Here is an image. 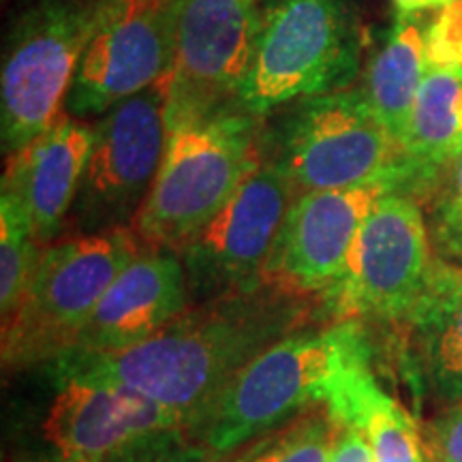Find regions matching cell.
Returning <instances> with one entry per match:
<instances>
[{
    "instance_id": "obj_12",
    "label": "cell",
    "mask_w": 462,
    "mask_h": 462,
    "mask_svg": "<svg viewBox=\"0 0 462 462\" xmlns=\"http://www.w3.org/2000/svg\"><path fill=\"white\" fill-rule=\"evenodd\" d=\"M263 0H173V62L165 79L167 131L238 103Z\"/></svg>"
},
{
    "instance_id": "obj_2",
    "label": "cell",
    "mask_w": 462,
    "mask_h": 462,
    "mask_svg": "<svg viewBox=\"0 0 462 462\" xmlns=\"http://www.w3.org/2000/svg\"><path fill=\"white\" fill-rule=\"evenodd\" d=\"M356 319L302 328L253 357L189 426L218 458L306 409H332L340 421L373 379L371 351Z\"/></svg>"
},
{
    "instance_id": "obj_7",
    "label": "cell",
    "mask_w": 462,
    "mask_h": 462,
    "mask_svg": "<svg viewBox=\"0 0 462 462\" xmlns=\"http://www.w3.org/2000/svg\"><path fill=\"white\" fill-rule=\"evenodd\" d=\"M262 154L298 193L351 189L394 178L404 190L402 150L374 116L362 88L306 97L285 106Z\"/></svg>"
},
{
    "instance_id": "obj_17",
    "label": "cell",
    "mask_w": 462,
    "mask_h": 462,
    "mask_svg": "<svg viewBox=\"0 0 462 462\" xmlns=\"http://www.w3.org/2000/svg\"><path fill=\"white\" fill-rule=\"evenodd\" d=\"M462 154V69L429 67L402 143L404 190L430 193L439 173Z\"/></svg>"
},
{
    "instance_id": "obj_26",
    "label": "cell",
    "mask_w": 462,
    "mask_h": 462,
    "mask_svg": "<svg viewBox=\"0 0 462 462\" xmlns=\"http://www.w3.org/2000/svg\"><path fill=\"white\" fill-rule=\"evenodd\" d=\"M432 462H462V402L449 404L424 435Z\"/></svg>"
},
{
    "instance_id": "obj_28",
    "label": "cell",
    "mask_w": 462,
    "mask_h": 462,
    "mask_svg": "<svg viewBox=\"0 0 462 462\" xmlns=\"http://www.w3.org/2000/svg\"><path fill=\"white\" fill-rule=\"evenodd\" d=\"M449 3H452V0H394L398 14L401 15H420L424 14V11L446 7Z\"/></svg>"
},
{
    "instance_id": "obj_9",
    "label": "cell",
    "mask_w": 462,
    "mask_h": 462,
    "mask_svg": "<svg viewBox=\"0 0 462 462\" xmlns=\"http://www.w3.org/2000/svg\"><path fill=\"white\" fill-rule=\"evenodd\" d=\"M435 265L418 199L392 190L362 223L343 276L321 304L334 321H407L424 298Z\"/></svg>"
},
{
    "instance_id": "obj_19",
    "label": "cell",
    "mask_w": 462,
    "mask_h": 462,
    "mask_svg": "<svg viewBox=\"0 0 462 462\" xmlns=\"http://www.w3.org/2000/svg\"><path fill=\"white\" fill-rule=\"evenodd\" d=\"M429 71L424 28L418 15H398L388 42L373 56L364 78V95L374 116L402 150L415 97Z\"/></svg>"
},
{
    "instance_id": "obj_14",
    "label": "cell",
    "mask_w": 462,
    "mask_h": 462,
    "mask_svg": "<svg viewBox=\"0 0 462 462\" xmlns=\"http://www.w3.org/2000/svg\"><path fill=\"white\" fill-rule=\"evenodd\" d=\"M392 190H401L394 178L298 193L265 265L263 285L289 296L321 300L343 276L362 223Z\"/></svg>"
},
{
    "instance_id": "obj_6",
    "label": "cell",
    "mask_w": 462,
    "mask_h": 462,
    "mask_svg": "<svg viewBox=\"0 0 462 462\" xmlns=\"http://www.w3.org/2000/svg\"><path fill=\"white\" fill-rule=\"evenodd\" d=\"M142 248L133 227L69 236L42 246L24 298L3 319L5 371H26L67 354Z\"/></svg>"
},
{
    "instance_id": "obj_21",
    "label": "cell",
    "mask_w": 462,
    "mask_h": 462,
    "mask_svg": "<svg viewBox=\"0 0 462 462\" xmlns=\"http://www.w3.org/2000/svg\"><path fill=\"white\" fill-rule=\"evenodd\" d=\"M338 426L332 409L319 404L251 439L221 462H328Z\"/></svg>"
},
{
    "instance_id": "obj_22",
    "label": "cell",
    "mask_w": 462,
    "mask_h": 462,
    "mask_svg": "<svg viewBox=\"0 0 462 462\" xmlns=\"http://www.w3.org/2000/svg\"><path fill=\"white\" fill-rule=\"evenodd\" d=\"M39 245L20 204L0 193V309L3 319L15 313L37 265Z\"/></svg>"
},
{
    "instance_id": "obj_20",
    "label": "cell",
    "mask_w": 462,
    "mask_h": 462,
    "mask_svg": "<svg viewBox=\"0 0 462 462\" xmlns=\"http://www.w3.org/2000/svg\"><path fill=\"white\" fill-rule=\"evenodd\" d=\"M346 424H356L371 441L374 462H432L424 437L407 409L368 379L351 402Z\"/></svg>"
},
{
    "instance_id": "obj_15",
    "label": "cell",
    "mask_w": 462,
    "mask_h": 462,
    "mask_svg": "<svg viewBox=\"0 0 462 462\" xmlns=\"http://www.w3.org/2000/svg\"><path fill=\"white\" fill-rule=\"evenodd\" d=\"M189 306L180 255L171 248L143 245L140 255L118 274L92 310L67 354H114L129 349L159 332Z\"/></svg>"
},
{
    "instance_id": "obj_11",
    "label": "cell",
    "mask_w": 462,
    "mask_h": 462,
    "mask_svg": "<svg viewBox=\"0 0 462 462\" xmlns=\"http://www.w3.org/2000/svg\"><path fill=\"white\" fill-rule=\"evenodd\" d=\"M92 148L65 227L71 236L133 227L167 146L165 82L120 101L92 125Z\"/></svg>"
},
{
    "instance_id": "obj_10",
    "label": "cell",
    "mask_w": 462,
    "mask_h": 462,
    "mask_svg": "<svg viewBox=\"0 0 462 462\" xmlns=\"http://www.w3.org/2000/svg\"><path fill=\"white\" fill-rule=\"evenodd\" d=\"M298 190L262 154L215 217L178 248L190 304L238 296L263 285L265 265Z\"/></svg>"
},
{
    "instance_id": "obj_18",
    "label": "cell",
    "mask_w": 462,
    "mask_h": 462,
    "mask_svg": "<svg viewBox=\"0 0 462 462\" xmlns=\"http://www.w3.org/2000/svg\"><path fill=\"white\" fill-rule=\"evenodd\" d=\"M407 323L426 383L448 407L462 402V270L437 259L430 285Z\"/></svg>"
},
{
    "instance_id": "obj_13",
    "label": "cell",
    "mask_w": 462,
    "mask_h": 462,
    "mask_svg": "<svg viewBox=\"0 0 462 462\" xmlns=\"http://www.w3.org/2000/svg\"><path fill=\"white\" fill-rule=\"evenodd\" d=\"M173 62V0H99L65 114L99 118L109 107L163 84Z\"/></svg>"
},
{
    "instance_id": "obj_23",
    "label": "cell",
    "mask_w": 462,
    "mask_h": 462,
    "mask_svg": "<svg viewBox=\"0 0 462 462\" xmlns=\"http://www.w3.org/2000/svg\"><path fill=\"white\" fill-rule=\"evenodd\" d=\"M443 171V180L430 190L429 231L443 257L462 259V154Z\"/></svg>"
},
{
    "instance_id": "obj_5",
    "label": "cell",
    "mask_w": 462,
    "mask_h": 462,
    "mask_svg": "<svg viewBox=\"0 0 462 462\" xmlns=\"http://www.w3.org/2000/svg\"><path fill=\"white\" fill-rule=\"evenodd\" d=\"M364 37L349 0H263L238 106L265 118L306 97L351 88Z\"/></svg>"
},
{
    "instance_id": "obj_4",
    "label": "cell",
    "mask_w": 462,
    "mask_h": 462,
    "mask_svg": "<svg viewBox=\"0 0 462 462\" xmlns=\"http://www.w3.org/2000/svg\"><path fill=\"white\" fill-rule=\"evenodd\" d=\"M262 118L238 103L167 131L163 161L133 231L178 251L238 190L262 159Z\"/></svg>"
},
{
    "instance_id": "obj_27",
    "label": "cell",
    "mask_w": 462,
    "mask_h": 462,
    "mask_svg": "<svg viewBox=\"0 0 462 462\" xmlns=\"http://www.w3.org/2000/svg\"><path fill=\"white\" fill-rule=\"evenodd\" d=\"M328 462H374V454L366 432L360 426L340 421Z\"/></svg>"
},
{
    "instance_id": "obj_3",
    "label": "cell",
    "mask_w": 462,
    "mask_h": 462,
    "mask_svg": "<svg viewBox=\"0 0 462 462\" xmlns=\"http://www.w3.org/2000/svg\"><path fill=\"white\" fill-rule=\"evenodd\" d=\"M17 373L28 379L9 407V462H109L143 437L187 426L135 392L79 377L56 362Z\"/></svg>"
},
{
    "instance_id": "obj_1",
    "label": "cell",
    "mask_w": 462,
    "mask_h": 462,
    "mask_svg": "<svg viewBox=\"0 0 462 462\" xmlns=\"http://www.w3.org/2000/svg\"><path fill=\"white\" fill-rule=\"evenodd\" d=\"M317 300L262 285L190 304L159 332L114 354H67L58 366L126 388L193 426L253 357L309 323Z\"/></svg>"
},
{
    "instance_id": "obj_16",
    "label": "cell",
    "mask_w": 462,
    "mask_h": 462,
    "mask_svg": "<svg viewBox=\"0 0 462 462\" xmlns=\"http://www.w3.org/2000/svg\"><path fill=\"white\" fill-rule=\"evenodd\" d=\"M92 125L62 114L50 129L9 154L3 190L20 204L42 246L58 240L71 215L92 148Z\"/></svg>"
},
{
    "instance_id": "obj_8",
    "label": "cell",
    "mask_w": 462,
    "mask_h": 462,
    "mask_svg": "<svg viewBox=\"0 0 462 462\" xmlns=\"http://www.w3.org/2000/svg\"><path fill=\"white\" fill-rule=\"evenodd\" d=\"M99 0H37L11 28L0 79V142L14 154L65 114Z\"/></svg>"
},
{
    "instance_id": "obj_25",
    "label": "cell",
    "mask_w": 462,
    "mask_h": 462,
    "mask_svg": "<svg viewBox=\"0 0 462 462\" xmlns=\"http://www.w3.org/2000/svg\"><path fill=\"white\" fill-rule=\"evenodd\" d=\"M429 67L462 69V0H452L439 9L424 31Z\"/></svg>"
},
{
    "instance_id": "obj_24",
    "label": "cell",
    "mask_w": 462,
    "mask_h": 462,
    "mask_svg": "<svg viewBox=\"0 0 462 462\" xmlns=\"http://www.w3.org/2000/svg\"><path fill=\"white\" fill-rule=\"evenodd\" d=\"M109 462H221V458L189 426H176L140 439Z\"/></svg>"
}]
</instances>
